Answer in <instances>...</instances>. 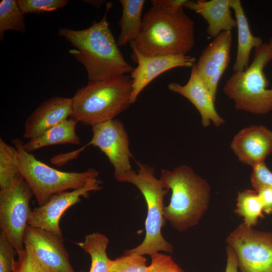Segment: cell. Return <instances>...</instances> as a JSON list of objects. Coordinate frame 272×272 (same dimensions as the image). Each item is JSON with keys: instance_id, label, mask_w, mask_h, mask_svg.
Wrapping results in <instances>:
<instances>
[{"instance_id": "cell-1", "label": "cell", "mask_w": 272, "mask_h": 272, "mask_svg": "<svg viewBox=\"0 0 272 272\" xmlns=\"http://www.w3.org/2000/svg\"><path fill=\"white\" fill-rule=\"evenodd\" d=\"M112 7L107 3L102 19L87 29L58 30V35L74 47L69 52L84 65L89 82L131 74L134 69L125 60L109 29L107 14Z\"/></svg>"}, {"instance_id": "cell-2", "label": "cell", "mask_w": 272, "mask_h": 272, "mask_svg": "<svg viewBox=\"0 0 272 272\" xmlns=\"http://www.w3.org/2000/svg\"><path fill=\"white\" fill-rule=\"evenodd\" d=\"M182 8L171 12L152 7L142 18L141 31L132 41L148 56L186 55L194 45L193 21Z\"/></svg>"}, {"instance_id": "cell-3", "label": "cell", "mask_w": 272, "mask_h": 272, "mask_svg": "<svg viewBox=\"0 0 272 272\" xmlns=\"http://www.w3.org/2000/svg\"><path fill=\"white\" fill-rule=\"evenodd\" d=\"M160 180L171 190L170 202L164 208V217L179 231L196 224L208 208L211 189L207 181L186 165L171 171L161 170Z\"/></svg>"}, {"instance_id": "cell-4", "label": "cell", "mask_w": 272, "mask_h": 272, "mask_svg": "<svg viewBox=\"0 0 272 272\" xmlns=\"http://www.w3.org/2000/svg\"><path fill=\"white\" fill-rule=\"evenodd\" d=\"M132 91V79L126 75L89 81L72 98L71 117L91 126L114 119L130 104Z\"/></svg>"}, {"instance_id": "cell-5", "label": "cell", "mask_w": 272, "mask_h": 272, "mask_svg": "<svg viewBox=\"0 0 272 272\" xmlns=\"http://www.w3.org/2000/svg\"><path fill=\"white\" fill-rule=\"evenodd\" d=\"M136 163L138 172L132 169L117 181L134 185L143 194L147 206L146 235L140 245L126 250L124 254L151 255L159 251L172 253V245L164 239L161 232L166 221L163 212L164 198L169 190L164 188L160 179L155 177L154 167L138 161Z\"/></svg>"}, {"instance_id": "cell-6", "label": "cell", "mask_w": 272, "mask_h": 272, "mask_svg": "<svg viewBox=\"0 0 272 272\" xmlns=\"http://www.w3.org/2000/svg\"><path fill=\"white\" fill-rule=\"evenodd\" d=\"M272 60V37L254 49L253 59L247 69L234 72L226 81L223 91L238 110L255 114L272 111V88L264 69Z\"/></svg>"}, {"instance_id": "cell-7", "label": "cell", "mask_w": 272, "mask_h": 272, "mask_svg": "<svg viewBox=\"0 0 272 272\" xmlns=\"http://www.w3.org/2000/svg\"><path fill=\"white\" fill-rule=\"evenodd\" d=\"M12 143L16 149L18 169L39 206L45 203L54 194L81 188L89 180L98 176V172L94 168L81 172H65L53 168L27 152L22 140L15 138L12 140Z\"/></svg>"}, {"instance_id": "cell-8", "label": "cell", "mask_w": 272, "mask_h": 272, "mask_svg": "<svg viewBox=\"0 0 272 272\" xmlns=\"http://www.w3.org/2000/svg\"><path fill=\"white\" fill-rule=\"evenodd\" d=\"M33 192L22 177L10 187L0 190L1 230L16 249H25L24 238L32 211Z\"/></svg>"}, {"instance_id": "cell-9", "label": "cell", "mask_w": 272, "mask_h": 272, "mask_svg": "<svg viewBox=\"0 0 272 272\" xmlns=\"http://www.w3.org/2000/svg\"><path fill=\"white\" fill-rule=\"evenodd\" d=\"M239 272H272V233L253 229L243 223L228 236Z\"/></svg>"}, {"instance_id": "cell-10", "label": "cell", "mask_w": 272, "mask_h": 272, "mask_svg": "<svg viewBox=\"0 0 272 272\" xmlns=\"http://www.w3.org/2000/svg\"><path fill=\"white\" fill-rule=\"evenodd\" d=\"M93 136L81 150L92 145L98 148L108 158L114 168L117 180L132 170L130 159L132 157L129 147V139L122 122L113 119L92 126Z\"/></svg>"}, {"instance_id": "cell-11", "label": "cell", "mask_w": 272, "mask_h": 272, "mask_svg": "<svg viewBox=\"0 0 272 272\" xmlns=\"http://www.w3.org/2000/svg\"><path fill=\"white\" fill-rule=\"evenodd\" d=\"M102 183L97 178H92L81 188L53 195L45 203L32 211L28 225L62 236L59 221L63 213L80 202L82 197H88L90 192L100 190Z\"/></svg>"}, {"instance_id": "cell-12", "label": "cell", "mask_w": 272, "mask_h": 272, "mask_svg": "<svg viewBox=\"0 0 272 272\" xmlns=\"http://www.w3.org/2000/svg\"><path fill=\"white\" fill-rule=\"evenodd\" d=\"M25 249L53 272H76L71 264L62 236L28 225Z\"/></svg>"}, {"instance_id": "cell-13", "label": "cell", "mask_w": 272, "mask_h": 272, "mask_svg": "<svg viewBox=\"0 0 272 272\" xmlns=\"http://www.w3.org/2000/svg\"><path fill=\"white\" fill-rule=\"evenodd\" d=\"M131 59L138 64L130 74L132 91L130 103L133 104L142 90L161 74L175 67H192L194 57L188 55H168L148 56L141 53L132 42L129 43Z\"/></svg>"}, {"instance_id": "cell-14", "label": "cell", "mask_w": 272, "mask_h": 272, "mask_svg": "<svg viewBox=\"0 0 272 272\" xmlns=\"http://www.w3.org/2000/svg\"><path fill=\"white\" fill-rule=\"evenodd\" d=\"M231 31H225L203 50L195 64L196 72L215 100L219 81L230 59Z\"/></svg>"}, {"instance_id": "cell-15", "label": "cell", "mask_w": 272, "mask_h": 272, "mask_svg": "<svg viewBox=\"0 0 272 272\" xmlns=\"http://www.w3.org/2000/svg\"><path fill=\"white\" fill-rule=\"evenodd\" d=\"M231 148L241 162L253 167L272 152V131L263 125L245 127L234 136Z\"/></svg>"}, {"instance_id": "cell-16", "label": "cell", "mask_w": 272, "mask_h": 272, "mask_svg": "<svg viewBox=\"0 0 272 272\" xmlns=\"http://www.w3.org/2000/svg\"><path fill=\"white\" fill-rule=\"evenodd\" d=\"M73 110L72 98L55 96L45 100L26 119L23 138L38 137L71 116Z\"/></svg>"}, {"instance_id": "cell-17", "label": "cell", "mask_w": 272, "mask_h": 272, "mask_svg": "<svg viewBox=\"0 0 272 272\" xmlns=\"http://www.w3.org/2000/svg\"><path fill=\"white\" fill-rule=\"evenodd\" d=\"M168 88L187 98L195 107L200 115L203 127L208 126L212 122L216 127L225 123L224 118L217 113L215 107V100L198 75L195 64L185 85L172 82L168 85Z\"/></svg>"}, {"instance_id": "cell-18", "label": "cell", "mask_w": 272, "mask_h": 272, "mask_svg": "<svg viewBox=\"0 0 272 272\" xmlns=\"http://www.w3.org/2000/svg\"><path fill=\"white\" fill-rule=\"evenodd\" d=\"M230 0L187 1L183 7L201 15L208 23L207 32L215 38L225 31H231L237 23L231 16Z\"/></svg>"}, {"instance_id": "cell-19", "label": "cell", "mask_w": 272, "mask_h": 272, "mask_svg": "<svg viewBox=\"0 0 272 272\" xmlns=\"http://www.w3.org/2000/svg\"><path fill=\"white\" fill-rule=\"evenodd\" d=\"M230 6L234 12L237 23V48L233 66L234 72H237L243 71L248 67L252 49L259 47L263 42L261 38L252 34L241 1L230 0Z\"/></svg>"}, {"instance_id": "cell-20", "label": "cell", "mask_w": 272, "mask_h": 272, "mask_svg": "<svg viewBox=\"0 0 272 272\" xmlns=\"http://www.w3.org/2000/svg\"><path fill=\"white\" fill-rule=\"evenodd\" d=\"M78 122L73 118H67L38 137L29 140L24 143V148L27 152L31 153L49 146L66 144L79 145L80 139L76 130Z\"/></svg>"}, {"instance_id": "cell-21", "label": "cell", "mask_w": 272, "mask_h": 272, "mask_svg": "<svg viewBox=\"0 0 272 272\" xmlns=\"http://www.w3.org/2000/svg\"><path fill=\"white\" fill-rule=\"evenodd\" d=\"M122 16L118 22L121 32L117 43L121 47L133 41L142 26V13L145 0H120Z\"/></svg>"}, {"instance_id": "cell-22", "label": "cell", "mask_w": 272, "mask_h": 272, "mask_svg": "<svg viewBox=\"0 0 272 272\" xmlns=\"http://www.w3.org/2000/svg\"><path fill=\"white\" fill-rule=\"evenodd\" d=\"M108 243V237L99 232L88 234L84 241L75 243L90 256L91 264L89 272L108 271L111 261L106 253Z\"/></svg>"}, {"instance_id": "cell-23", "label": "cell", "mask_w": 272, "mask_h": 272, "mask_svg": "<svg viewBox=\"0 0 272 272\" xmlns=\"http://www.w3.org/2000/svg\"><path fill=\"white\" fill-rule=\"evenodd\" d=\"M234 212L243 219V223L253 227L264 217L263 205L258 192L255 190L245 189L238 191Z\"/></svg>"}, {"instance_id": "cell-24", "label": "cell", "mask_w": 272, "mask_h": 272, "mask_svg": "<svg viewBox=\"0 0 272 272\" xmlns=\"http://www.w3.org/2000/svg\"><path fill=\"white\" fill-rule=\"evenodd\" d=\"M16 149L0 139V190L10 187L21 177L16 162Z\"/></svg>"}, {"instance_id": "cell-25", "label": "cell", "mask_w": 272, "mask_h": 272, "mask_svg": "<svg viewBox=\"0 0 272 272\" xmlns=\"http://www.w3.org/2000/svg\"><path fill=\"white\" fill-rule=\"evenodd\" d=\"M24 13L17 1L3 0L0 3V39L4 38V33L14 30L24 33L26 26Z\"/></svg>"}, {"instance_id": "cell-26", "label": "cell", "mask_w": 272, "mask_h": 272, "mask_svg": "<svg viewBox=\"0 0 272 272\" xmlns=\"http://www.w3.org/2000/svg\"><path fill=\"white\" fill-rule=\"evenodd\" d=\"M107 272H148V266L144 255L124 254L111 260Z\"/></svg>"}, {"instance_id": "cell-27", "label": "cell", "mask_w": 272, "mask_h": 272, "mask_svg": "<svg viewBox=\"0 0 272 272\" xmlns=\"http://www.w3.org/2000/svg\"><path fill=\"white\" fill-rule=\"evenodd\" d=\"M24 14H39L64 8L68 3L66 0H17Z\"/></svg>"}, {"instance_id": "cell-28", "label": "cell", "mask_w": 272, "mask_h": 272, "mask_svg": "<svg viewBox=\"0 0 272 272\" xmlns=\"http://www.w3.org/2000/svg\"><path fill=\"white\" fill-rule=\"evenodd\" d=\"M13 272H53L40 262L25 249L17 253Z\"/></svg>"}, {"instance_id": "cell-29", "label": "cell", "mask_w": 272, "mask_h": 272, "mask_svg": "<svg viewBox=\"0 0 272 272\" xmlns=\"http://www.w3.org/2000/svg\"><path fill=\"white\" fill-rule=\"evenodd\" d=\"M17 251L5 233L0 234V272H13Z\"/></svg>"}, {"instance_id": "cell-30", "label": "cell", "mask_w": 272, "mask_h": 272, "mask_svg": "<svg viewBox=\"0 0 272 272\" xmlns=\"http://www.w3.org/2000/svg\"><path fill=\"white\" fill-rule=\"evenodd\" d=\"M252 167L250 182L254 190L257 192L263 188H272V172L265 163L263 162Z\"/></svg>"}, {"instance_id": "cell-31", "label": "cell", "mask_w": 272, "mask_h": 272, "mask_svg": "<svg viewBox=\"0 0 272 272\" xmlns=\"http://www.w3.org/2000/svg\"><path fill=\"white\" fill-rule=\"evenodd\" d=\"M151 256V262L148 266V272H185L169 255L158 252Z\"/></svg>"}, {"instance_id": "cell-32", "label": "cell", "mask_w": 272, "mask_h": 272, "mask_svg": "<svg viewBox=\"0 0 272 272\" xmlns=\"http://www.w3.org/2000/svg\"><path fill=\"white\" fill-rule=\"evenodd\" d=\"M187 0H152V7H156L171 12H176L182 8Z\"/></svg>"}, {"instance_id": "cell-33", "label": "cell", "mask_w": 272, "mask_h": 272, "mask_svg": "<svg viewBox=\"0 0 272 272\" xmlns=\"http://www.w3.org/2000/svg\"><path fill=\"white\" fill-rule=\"evenodd\" d=\"M227 263L225 272H239L236 255L228 245L226 247Z\"/></svg>"}, {"instance_id": "cell-34", "label": "cell", "mask_w": 272, "mask_h": 272, "mask_svg": "<svg viewBox=\"0 0 272 272\" xmlns=\"http://www.w3.org/2000/svg\"><path fill=\"white\" fill-rule=\"evenodd\" d=\"M87 3L92 4L93 6L99 8L100 5L104 2L103 1H86Z\"/></svg>"}, {"instance_id": "cell-35", "label": "cell", "mask_w": 272, "mask_h": 272, "mask_svg": "<svg viewBox=\"0 0 272 272\" xmlns=\"http://www.w3.org/2000/svg\"><path fill=\"white\" fill-rule=\"evenodd\" d=\"M81 272H84L83 271H81Z\"/></svg>"}]
</instances>
